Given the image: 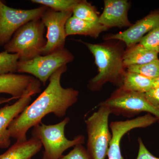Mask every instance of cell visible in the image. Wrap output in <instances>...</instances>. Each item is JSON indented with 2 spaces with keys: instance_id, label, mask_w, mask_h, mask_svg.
Returning <instances> with one entry per match:
<instances>
[{
  "instance_id": "1",
  "label": "cell",
  "mask_w": 159,
  "mask_h": 159,
  "mask_svg": "<svg viewBox=\"0 0 159 159\" xmlns=\"http://www.w3.org/2000/svg\"><path fill=\"white\" fill-rule=\"evenodd\" d=\"M67 70L66 65L54 72L45 89L13 119L8 128L11 138L16 141L27 140L28 130L42 122L45 116L52 113L59 118L64 117L68 109L77 102L78 91L72 88H64L61 83V76Z\"/></svg>"
},
{
  "instance_id": "2",
  "label": "cell",
  "mask_w": 159,
  "mask_h": 159,
  "mask_svg": "<svg viewBox=\"0 0 159 159\" xmlns=\"http://www.w3.org/2000/svg\"><path fill=\"white\" fill-rule=\"evenodd\" d=\"M80 42L93 54L98 67V74L89 80L88 88L93 92L100 91L108 82L121 87L126 72L123 60L125 43L119 40L98 44Z\"/></svg>"
},
{
  "instance_id": "3",
  "label": "cell",
  "mask_w": 159,
  "mask_h": 159,
  "mask_svg": "<svg viewBox=\"0 0 159 159\" xmlns=\"http://www.w3.org/2000/svg\"><path fill=\"white\" fill-rule=\"evenodd\" d=\"M45 28L41 18L28 22L21 27L4 46L5 51L18 54L19 61H20L29 60L41 55L47 43L44 37Z\"/></svg>"
},
{
  "instance_id": "4",
  "label": "cell",
  "mask_w": 159,
  "mask_h": 159,
  "mask_svg": "<svg viewBox=\"0 0 159 159\" xmlns=\"http://www.w3.org/2000/svg\"><path fill=\"white\" fill-rule=\"evenodd\" d=\"M70 119L66 117L54 125H46L42 122L33 127L32 137L37 138L43 146L42 159H59L67 149L84 142V137L80 135L69 140L65 135L66 125Z\"/></svg>"
},
{
  "instance_id": "5",
  "label": "cell",
  "mask_w": 159,
  "mask_h": 159,
  "mask_svg": "<svg viewBox=\"0 0 159 159\" xmlns=\"http://www.w3.org/2000/svg\"><path fill=\"white\" fill-rule=\"evenodd\" d=\"M98 107V110L85 121L88 134L86 149L90 159H105L112 137L108 125L110 111L105 106Z\"/></svg>"
},
{
  "instance_id": "6",
  "label": "cell",
  "mask_w": 159,
  "mask_h": 159,
  "mask_svg": "<svg viewBox=\"0 0 159 159\" xmlns=\"http://www.w3.org/2000/svg\"><path fill=\"white\" fill-rule=\"evenodd\" d=\"M98 106H106L111 114L127 117L134 116L142 112H147L154 115L159 121V111L151 105L144 93L125 90L119 88Z\"/></svg>"
},
{
  "instance_id": "7",
  "label": "cell",
  "mask_w": 159,
  "mask_h": 159,
  "mask_svg": "<svg viewBox=\"0 0 159 159\" xmlns=\"http://www.w3.org/2000/svg\"><path fill=\"white\" fill-rule=\"evenodd\" d=\"M74 59V54L64 48L51 54L39 55L29 60L19 61L17 72L31 74L45 85L54 72Z\"/></svg>"
},
{
  "instance_id": "8",
  "label": "cell",
  "mask_w": 159,
  "mask_h": 159,
  "mask_svg": "<svg viewBox=\"0 0 159 159\" xmlns=\"http://www.w3.org/2000/svg\"><path fill=\"white\" fill-rule=\"evenodd\" d=\"M48 7L31 9H14L0 0V46L7 43L19 29L30 21L40 19Z\"/></svg>"
},
{
  "instance_id": "9",
  "label": "cell",
  "mask_w": 159,
  "mask_h": 159,
  "mask_svg": "<svg viewBox=\"0 0 159 159\" xmlns=\"http://www.w3.org/2000/svg\"><path fill=\"white\" fill-rule=\"evenodd\" d=\"M73 11L60 12L48 8L41 17L47 29V43L42 55H47L65 48L66 25Z\"/></svg>"
},
{
  "instance_id": "10",
  "label": "cell",
  "mask_w": 159,
  "mask_h": 159,
  "mask_svg": "<svg viewBox=\"0 0 159 159\" xmlns=\"http://www.w3.org/2000/svg\"><path fill=\"white\" fill-rule=\"evenodd\" d=\"M157 121L156 117L148 113L130 120L111 122L109 127L111 131L112 137L107 155L108 159H124L120 148V142L124 135L134 129L145 128Z\"/></svg>"
},
{
  "instance_id": "11",
  "label": "cell",
  "mask_w": 159,
  "mask_h": 159,
  "mask_svg": "<svg viewBox=\"0 0 159 159\" xmlns=\"http://www.w3.org/2000/svg\"><path fill=\"white\" fill-rule=\"evenodd\" d=\"M158 26L159 9L152 11L125 31L116 34H107L103 39L104 41L119 40L125 43L126 48H130L139 43L144 36Z\"/></svg>"
},
{
  "instance_id": "12",
  "label": "cell",
  "mask_w": 159,
  "mask_h": 159,
  "mask_svg": "<svg viewBox=\"0 0 159 159\" xmlns=\"http://www.w3.org/2000/svg\"><path fill=\"white\" fill-rule=\"evenodd\" d=\"M40 85L29 90L13 104H6L0 108V148H6L10 146L11 137L8 130L9 125L30 104L32 96L40 93Z\"/></svg>"
},
{
  "instance_id": "13",
  "label": "cell",
  "mask_w": 159,
  "mask_h": 159,
  "mask_svg": "<svg viewBox=\"0 0 159 159\" xmlns=\"http://www.w3.org/2000/svg\"><path fill=\"white\" fill-rule=\"evenodd\" d=\"M104 9L99 23L108 29L129 28L132 25L128 18L131 2L128 0H104Z\"/></svg>"
},
{
  "instance_id": "14",
  "label": "cell",
  "mask_w": 159,
  "mask_h": 159,
  "mask_svg": "<svg viewBox=\"0 0 159 159\" xmlns=\"http://www.w3.org/2000/svg\"><path fill=\"white\" fill-rule=\"evenodd\" d=\"M41 84L35 77L25 74H10L0 75V93L11 95L19 99L31 89Z\"/></svg>"
},
{
  "instance_id": "15",
  "label": "cell",
  "mask_w": 159,
  "mask_h": 159,
  "mask_svg": "<svg viewBox=\"0 0 159 159\" xmlns=\"http://www.w3.org/2000/svg\"><path fill=\"white\" fill-rule=\"evenodd\" d=\"M42 146L40 141L33 137L25 141H16L6 152L0 154V159H31Z\"/></svg>"
},
{
  "instance_id": "16",
  "label": "cell",
  "mask_w": 159,
  "mask_h": 159,
  "mask_svg": "<svg viewBox=\"0 0 159 159\" xmlns=\"http://www.w3.org/2000/svg\"><path fill=\"white\" fill-rule=\"evenodd\" d=\"M108 30L99 22L84 20L73 16L68 20L66 25V37L78 34L97 39L102 32Z\"/></svg>"
},
{
  "instance_id": "17",
  "label": "cell",
  "mask_w": 159,
  "mask_h": 159,
  "mask_svg": "<svg viewBox=\"0 0 159 159\" xmlns=\"http://www.w3.org/2000/svg\"><path fill=\"white\" fill-rule=\"evenodd\" d=\"M158 54L151 51L139 43L126 48L123 54V64L129 66L144 64L158 58Z\"/></svg>"
},
{
  "instance_id": "18",
  "label": "cell",
  "mask_w": 159,
  "mask_h": 159,
  "mask_svg": "<svg viewBox=\"0 0 159 159\" xmlns=\"http://www.w3.org/2000/svg\"><path fill=\"white\" fill-rule=\"evenodd\" d=\"M154 87L153 79L126 71L121 88L125 90L145 93Z\"/></svg>"
},
{
  "instance_id": "19",
  "label": "cell",
  "mask_w": 159,
  "mask_h": 159,
  "mask_svg": "<svg viewBox=\"0 0 159 159\" xmlns=\"http://www.w3.org/2000/svg\"><path fill=\"white\" fill-rule=\"evenodd\" d=\"M72 16L91 22H99V15L97 8L86 0H80L73 9Z\"/></svg>"
},
{
  "instance_id": "20",
  "label": "cell",
  "mask_w": 159,
  "mask_h": 159,
  "mask_svg": "<svg viewBox=\"0 0 159 159\" xmlns=\"http://www.w3.org/2000/svg\"><path fill=\"white\" fill-rule=\"evenodd\" d=\"M126 70L154 80L159 77V59L140 65L129 66L126 67Z\"/></svg>"
},
{
  "instance_id": "21",
  "label": "cell",
  "mask_w": 159,
  "mask_h": 159,
  "mask_svg": "<svg viewBox=\"0 0 159 159\" xmlns=\"http://www.w3.org/2000/svg\"><path fill=\"white\" fill-rule=\"evenodd\" d=\"M80 0H31L32 3L48 7L54 11L65 12L73 11Z\"/></svg>"
},
{
  "instance_id": "22",
  "label": "cell",
  "mask_w": 159,
  "mask_h": 159,
  "mask_svg": "<svg viewBox=\"0 0 159 159\" xmlns=\"http://www.w3.org/2000/svg\"><path fill=\"white\" fill-rule=\"evenodd\" d=\"M19 56L4 51L0 53V75L17 72Z\"/></svg>"
},
{
  "instance_id": "23",
  "label": "cell",
  "mask_w": 159,
  "mask_h": 159,
  "mask_svg": "<svg viewBox=\"0 0 159 159\" xmlns=\"http://www.w3.org/2000/svg\"><path fill=\"white\" fill-rule=\"evenodd\" d=\"M144 48L159 53V26L148 32L139 43Z\"/></svg>"
},
{
  "instance_id": "24",
  "label": "cell",
  "mask_w": 159,
  "mask_h": 159,
  "mask_svg": "<svg viewBox=\"0 0 159 159\" xmlns=\"http://www.w3.org/2000/svg\"><path fill=\"white\" fill-rule=\"evenodd\" d=\"M59 159H90L86 148L82 145H78L66 155H62Z\"/></svg>"
},
{
  "instance_id": "25",
  "label": "cell",
  "mask_w": 159,
  "mask_h": 159,
  "mask_svg": "<svg viewBox=\"0 0 159 159\" xmlns=\"http://www.w3.org/2000/svg\"><path fill=\"white\" fill-rule=\"evenodd\" d=\"M145 95L151 105L159 111V86L154 87L145 93Z\"/></svg>"
},
{
  "instance_id": "26",
  "label": "cell",
  "mask_w": 159,
  "mask_h": 159,
  "mask_svg": "<svg viewBox=\"0 0 159 159\" xmlns=\"http://www.w3.org/2000/svg\"><path fill=\"white\" fill-rule=\"evenodd\" d=\"M139 143V151L137 159H159V158L154 156L148 151L144 145L142 139H138Z\"/></svg>"
},
{
  "instance_id": "27",
  "label": "cell",
  "mask_w": 159,
  "mask_h": 159,
  "mask_svg": "<svg viewBox=\"0 0 159 159\" xmlns=\"http://www.w3.org/2000/svg\"><path fill=\"white\" fill-rule=\"evenodd\" d=\"M13 99H15L13 97H11V98H5V97H0V106L5 103H8L10 101Z\"/></svg>"
},
{
  "instance_id": "28",
  "label": "cell",
  "mask_w": 159,
  "mask_h": 159,
  "mask_svg": "<svg viewBox=\"0 0 159 159\" xmlns=\"http://www.w3.org/2000/svg\"><path fill=\"white\" fill-rule=\"evenodd\" d=\"M154 87L159 86V77L156 79H154Z\"/></svg>"
}]
</instances>
